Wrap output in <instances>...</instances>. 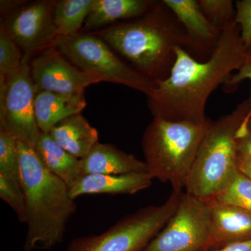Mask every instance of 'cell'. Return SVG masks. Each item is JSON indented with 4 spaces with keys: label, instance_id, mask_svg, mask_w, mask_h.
I'll list each match as a JSON object with an SVG mask.
<instances>
[{
    "label": "cell",
    "instance_id": "cell-1",
    "mask_svg": "<svg viewBox=\"0 0 251 251\" xmlns=\"http://www.w3.org/2000/svg\"><path fill=\"white\" fill-rule=\"evenodd\" d=\"M245 50L236 22L223 30L214 54L206 62L196 60L182 48L176 49L169 76L157 82L147 95L153 117L171 122H206L209 96L232 72L239 70Z\"/></svg>",
    "mask_w": 251,
    "mask_h": 251
},
{
    "label": "cell",
    "instance_id": "cell-2",
    "mask_svg": "<svg viewBox=\"0 0 251 251\" xmlns=\"http://www.w3.org/2000/svg\"><path fill=\"white\" fill-rule=\"evenodd\" d=\"M138 73L155 83L169 76L176 50H187V36L181 23L163 1L148 14L129 22L96 33Z\"/></svg>",
    "mask_w": 251,
    "mask_h": 251
},
{
    "label": "cell",
    "instance_id": "cell-3",
    "mask_svg": "<svg viewBox=\"0 0 251 251\" xmlns=\"http://www.w3.org/2000/svg\"><path fill=\"white\" fill-rule=\"evenodd\" d=\"M27 232L23 250H50L64 240L77 205L69 187L46 168L35 149L18 140Z\"/></svg>",
    "mask_w": 251,
    "mask_h": 251
},
{
    "label": "cell",
    "instance_id": "cell-4",
    "mask_svg": "<svg viewBox=\"0 0 251 251\" xmlns=\"http://www.w3.org/2000/svg\"><path fill=\"white\" fill-rule=\"evenodd\" d=\"M250 99L238 104L230 113L209 122L200 145L186 193L202 200L214 197L237 174V134L250 112Z\"/></svg>",
    "mask_w": 251,
    "mask_h": 251
},
{
    "label": "cell",
    "instance_id": "cell-5",
    "mask_svg": "<svg viewBox=\"0 0 251 251\" xmlns=\"http://www.w3.org/2000/svg\"><path fill=\"white\" fill-rule=\"evenodd\" d=\"M210 120L196 123L153 117L144 132L142 148L149 174L182 191Z\"/></svg>",
    "mask_w": 251,
    "mask_h": 251
},
{
    "label": "cell",
    "instance_id": "cell-6",
    "mask_svg": "<svg viewBox=\"0 0 251 251\" xmlns=\"http://www.w3.org/2000/svg\"><path fill=\"white\" fill-rule=\"evenodd\" d=\"M182 193L173 190L161 205L142 208L103 233L75 238L66 251H143L174 214Z\"/></svg>",
    "mask_w": 251,
    "mask_h": 251
},
{
    "label": "cell",
    "instance_id": "cell-7",
    "mask_svg": "<svg viewBox=\"0 0 251 251\" xmlns=\"http://www.w3.org/2000/svg\"><path fill=\"white\" fill-rule=\"evenodd\" d=\"M74 66L101 82L123 85L148 95L156 83L117 57L110 46L94 34L58 36L51 43Z\"/></svg>",
    "mask_w": 251,
    "mask_h": 251
},
{
    "label": "cell",
    "instance_id": "cell-8",
    "mask_svg": "<svg viewBox=\"0 0 251 251\" xmlns=\"http://www.w3.org/2000/svg\"><path fill=\"white\" fill-rule=\"evenodd\" d=\"M28 56L6 78H0V129L35 148L41 135L35 117L38 92L31 77Z\"/></svg>",
    "mask_w": 251,
    "mask_h": 251
},
{
    "label": "cell",
    "instance_id": "cell-9",
    "mask_svg": "<svg viewBox=\"0 0 251 251\" xmlns=\"http://www.w3.org/2000/svg\"><path fill=\"white\" fill-rule=\"evenodd\" d=\"M210 219L206 201L182 193L174 214L143 251H206Z\"/></svg>",
    "mask_w": 251,
    "mask_h": 251
},
{
    "label": "cell",
    "instance_id": "cell-10",
    "mask_svg": "<svg viewBox=\"0 0 251 251\" xmlns=\"http://www.w3.org/2000/svg\"><path fill=\"white\" fill-rule=\"evenodd\" d=\"M30 69L38 92L82 93L88 86L101 82L74 66L53 46L46 48L33 59Z\"/></svg>",
    "mask_w": 251,
    "mask_h": 251
},
{
    "label": "cell",
    "instance_id": "cell-11",
    "mask_svg": "<svg viewBox=\"0 0 251 251\" xmlns=\"http://www.w3.org/2000/svg\"><path fill=\"white\" fill-rule=\"evenodd\" d=\"M55 3L36 1L20 9L11 17L4 31L22 49L25 56L50 47L57 37L54 25Z\"/></svg>",
    "mask_w": 251,
    "mask_h": 251
},
{
    "label": "cell",
    "instance_id": "cell-12",
    "mask_svg": "<svg viewBox=\"0 0 251 251\" xmlns=\"http://www.w3.org/2000/svg\"><path fill=\"white\" fill-rule=\"evenodd\" d=\"M181 23L187 36L186 52L199 62L211 58L217 47L221 31L203 14L198 0H163Z\"/></svg>",
    "mask_w": 251,
    "mask_h": 251
},
{
    "label": "cell",
    "instance_id": "cell-13",
    "mask_svg": "<svg viewBox=\"0 0 251 251\" xmlns=\"http://www.w3.org/2000/svg\"><path fill=\"white\" fill-rule=\"evenodd\" d=\"M204 201L209 204L211 216L206 251L251 239V211L214 199Z\"/></svg>",
    "mask_w": 251,
    "mask_h": 251
},
{
    "label": "cell",
    "instance_id": "cell-14",
    "mask_svg": "<svg viewBox=\"0 0 251 251\" xmlns=\"http://www.w3.org/2000/svg\"><path fill=\"white\" fill-rule=\"evenodd\" d=\"M153 179L148 172L84 175L69 188V193L74 200L83 195H133L150 188Z\"/></svg>",
    "mask_w": 251,
    "mask_h": 251
},
{
    "label": "cell",
    "instance_id": "cell-15",
    "mask_svg": "<svg viewBox=\"0 0 251 251\" xmlns=\"http://www.w3.org/2000/svg\"><path fill=\"white\" fill-rule=\"evenodd\" d=\"M82 175H122L148 172L146 163L111 144L98 143L81 159Z\"/></svg>",
    "mask_w": 251,
    "mask_h": 251
},
{
    "label": "cell",
    "instance_id": "cell-16",
    "mask_svg": "<svg viewBox=\"0 0 251 251\" xmlns=\"http://www.w3.org/2000/svg\"><path fill=\"white\" fill-rule=\"evenodd\" d=\"M87 105L84 92L60 94L39 92L35 99V117L41 133H49L62 120L80 114Z\"/></svg>",
    "mask_w": 251,
    "mask_h": 251
},
{
    "label": "cell",
    "instance_id": "cell-17",
    "mask_svg": "<svg viewBox=\"0 0 251 251\" xmlns=\"http://www.w3.org/2000/svg\"><path fill=\"white\" fill-rule=\"evenodd\" d=\"M61 148L79 159L85 158L99 142V133L80 114L59 122L49 132Z\"/></svg>",
    "mask_w": 251,
    "mask_h": 251
},
{
    "label": "cell",
    "instance_id": "cell-18",
    "mask_svg": "<svg viewBox=\"0 0 251 251\" xmlns=\"http://www.w3.org/2000/svg\"><path fill=\"white\" fill-rule=\"evenodd\" d=\"M34 149L46 168L69 188L83 176L81 159L61 148L49 133H41Z\"/></svg>",
    "mask_w": 251,
    "mask_h": 251
},
{
    "label": "cell",
    "instance_id": "cell-19",
    "mask_svg": "<svg viewBox=\"0 0 251 251\" xmlns=\"http://www.w3.org/2000/svg\"><path fill=\"white\" fill-rule=\"evenodd\" d=\"M156 2L150 0H95L86 19L85 29L94 30L117 20L142 17L151 11Z\"/></svg>",
    "mask_w": 251,
    "mask_h": 251
},
{
    "label": "cell",
    "instance_id": "cell-20",
    "mask_svg": "<svg viewBox=\"0 0 251 251\" xmlns=\"http://www.w3.org/2000/svg\"><path fill=\"white\" fill-rule=\"evenodd\" d=\"M95 0H62L55 3L54 25L58 36L77 34L85 23Z\"/></svg>",
    "mask_w": 251,
    "mask_h": 251
},
{
    "label": "cell",
    "instance_id": "cell-21",
    "mask_svg": "<svg viewBox=\"0 0 251 251\" xmlns=\"http://www.w3.org/2000/svg\"><path fill=\"white\" fill-rule=\"evenodd\" d=\"M209 199L233 204L251 211V181L238 172L224 191Z\"/></svg>",
    "mask_w": 251,
    "mask_h": 251
},
{
    "label": "cell",
    "instance_id": "cell-22",
    "mask_svg": "<svg viewBox=\"0 0 251 251\" xmlns=\"http://www.w3.org/2000/svg\"><path fill=\"white\" fill-rule=\"evenodd\" d=\"M198 4L208 21L221 32L235 22L236 9L232 0H198Z\"/></svg>",
    "mask_w": 251,
    "mask_h": 251
},
{
    "label": "cell",
    "instance_id": "cell-23",
    "mask_svg": "<svg viewBox=\"0 0 251 251\" xmlns=\"http://www.w3.org/2000/svg\"><path fill=\"white\" fill-rule=\"evenodd\" d=\"M0 175L21 179L18 140L11 133L0 129Z\"/></svg>",
    "mask_w": 251,
    "mask_h": 251
},
{
    "label": "cell",
    "instance_id": "cell-24",
    "mask_svg": "<svg viewBox=\"0 0 251 251\" xmlns=\"http://www.w3.org/2000/svg\"><path fill=\"white\" fill-rule=\"evenodd\" d=\"M0 198L17 214L21 223H26L25 195L21 179L0 175Z\"/></svg>",
    "mask_w": 251,
    "mask_h": 251
},
{
    "label": "cell",
    "instance_id": "cell-25",
    "mask_svg": "<svg viewBox=\"0 0 251 251\" xmlns=\"http://www.w3.org/2000/svg\"><path fill=\"white\" fill-rule=\"evenodd\" d=\"M24 59L20 47L4 29L0 32V78H6L21 67Z\"/></svg>",
    "mask_w": 251,
    "mask_h": 251
},
{
    "label": "cell",
    "instance_id": "cell-26",
    "mask_svg": "<svg viewBox=\"0 0 251 251\" xmlns=\"http://www.w3.org/2000/svg\"><path fill=\"white\" fill-rule=\"evenodd\" d=\"M245 80H250L251 81V46L246 48L244 60H243L242 66L239 68V70L237 71V72L234 73V74H231L225 81L224 85H224L225 92L226 93H231V92H234L237 90L238 86ZM250 100V112H249L245 121L243 122L241 126L245 125L251 118V97Z\"/></svg>",
    "mask_w": 251,
    "mask_h": 251
},
{
    "label": "cell",
    "instance_id": "cell-27",
    "mask_svg": "<svg viewBox=\"0 0 251 251\" xmlns=\"http://www.w3.org/2000/svg\"><path fill=\"white\" fill-rule=\"evenodd\" d=\"M235 22L240 28L241 39L245 48L251 46V0L235 3Z\"/></svg>",
    "mask_w": 251,
    "mask_h": 251
},
{
    "label": "cell",
    "instance_id": "cell-28",
    "mask_svg": "<svg viewBox=\"0 0 251 251\" xmlns=\"http://www.w3.org/2000/svg\"><path fill=\"white\" fill-rule=\"evenodd\" d=\"M237 150L239 156L251 158V118L238 130Z\"/></svg>",
    "mask_w": 251,
    "mask_h": 251
},
{
    "label": "cell",
    "instance_id": "cell-29",
    "mask_svg": "<svg viewBox=\"0 0 251 251\" xmlns=\"http://www.w3.org/2000/svg\"><path fill=\"white\" fill-rule=\"evenodd\" d=\"M237 169L251 181V158L238 155Z\"/></svg>",
    "mask_w": 251,
    "mask_h": 251
},
{
    "label": "cell",
    "instance_id": "cell-30",
    "mask_svg": "<svg viewBox=\"0 0 251 251\" xmlns=\"http://www.w3.org/2000/svg\"><path fill=\"white\" fill-rule=\"evenodd\" d=\"M210 251H251V239L244 242L234 243L226 247Z\"/></svg>",
    "mask_w": 251,
    "mask_h": 251
}]
</instances>
